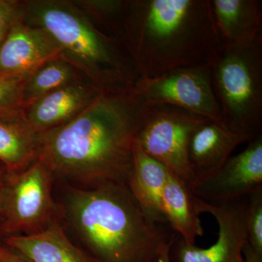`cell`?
Segmentation results:
<instances>
[{
    "label": "cell",
    "instance_id": "cell-9",
    "mask_svg": "<svg viewBox=\"0 0 262 262\" xmlns=\"http://www.w3.org/2000/svg\"><path fill=\"white\" fill-rule=\"evenodd\" d=\"M247 198L225 203H208L196 196L200 213L214 217L219 228L216 242L207 248L188 244L176 234L170 250V262H244L243 248L247 241L245 213Z\"/></svg>",
    "mask_w": 262,
    "mask_h": 262
},
{
    "label": "cell",
    "instance_id": "cell-21",
    "mask_svg": "<svg viewBox=\"0 0 262 262\" xmlns=\"http://www.w3.org/2000/svg\"><path fill=\"white\" fill-rule=\"evenodd\" d=\"M24 81L0 76V122L24 123Z\"/></svg>",
    "mask_w": 262,
    "mask_h": 262
},
{
    "label": "cell",
    "instance_id": "cell-2",
    "mask_svg": "<svg viewBox=\"0 0 262 262\" xmlns=\"http://www.w3.org/2000/svg\"><path fill=\"white\" fill-rule=\"evenodd\" d=\"M121 42L141 78L211 63L220 48L211 0H128Z\"/></svg>",
    "mask_w": 262,
    "mask_h": 262
},
{
    "label": "cell",
    "instance_id": "cell-3",
    "mask_svg": "<svg viewBox=\"0 0 262 262\" xmlns=\"http://www.w3.org/2000/svg\"><path fill=\"white\" fill-rule=\"evenodd\" d=\"M71 225L101 262H162L176 234L153 222L127 184L71 189L66 204Z\"/></svg>",
    "mask_w": 262,
    "mask_h": 262
},
{
    "label": "cell",
    "instance_id": "cell-13",
    "mask_svg": "<svg viewBox=\"0 0 262 262\" xmlns=\"http://www.w3.org/2000/svg\"><path fill=\"white\" fill-rule=\"evenodd\" d=\"M243 143L239 136L221 122L208 120L196 127L187 150L190 189L219 171L234 149Z\"/></svg>",
    "mask_w": 262,
    "mask_h": 262
},
{
    "label": "cell",
    "instance_id": "cell-16",
    "mask_svg": "<svg viewBox=\"0 0 262 262\" xmlns=\"http://www.w3.org/2000/svg\"><path fill=\"white\" fill-rule=\"evenodd\" d=\"M4 244L34 262H101L72 243L57 219L42 232L12 236Z\"/></svg>",
    "mask_w": 262,
    "mask_h": 262
},
{
    "label": "cell",
    "instance_id": "cell-4",
    "mask_svg": "<svg viewBox=\"0 0 262 262\" xmlns=\"http://www.w3.org/2000/svg\"><path fill=\"white\" fill-rule=\"evenodd\" d=\"M22 18L48 33L61 58L101 91L133 87L139 78L123 44L98 28L74 0H22Z\"/></svg>",
    "mask_w": 262,
    "mask_h": 262
},
{
    "label": "cell",
    "instance_id": "cell-6",
    "mask_svg": "<svg viewBox=\"0 0 262 262\" xmlns=\"http://www.w3.org/2000/svg\"><path fill=\"white\" fill-rule=\"evenodd\" d=\"M51 172L37 160L18 173L6 171L0 187V219L5 239L42 232L56 220Z\"/></svg>",
    "mask_w": 262,
    "mask_h": 262
},
{
    "label": "cell",
    "instance_id": "cell-10",
    "mask_svg": "<svg viewBox=\"0 0 262 262\" xmlns=\"http://www.w3.org/2000/svg\"><path fill=\"white\" fill-rule=\"evenodd\" d=\"M191 189L196 198L212 204L262 191V134L248 142L244 151L230 157L214 175Z\"/></svg>",
    "mask_w": 262,
    "mask_h": 262
},
{
    "label": "cell",
    "instance_id": "cell-1",
    "mask_svg": "<svg viewBox=\"0 0 262 262\" xmlns=\"http://www.w3.org/2000/svg\"><path fill=\"white\" fill-rule=\"evenodd\" d=\"M146 106L134 86L101 91L75 118L37 136V160L88 188L127 184Z\"/></svg>",
    "mask_w": 262,
    "mask_h": 262
},
{
    "label": "cell",
    "instance_id": "cell-26",
    "mask_svg": "<svg viewBox=\"0 0 262 262\" xmlns=\"http://www.w3.org/2000/svg\"><path fill=\"white\" fill-rule=\"evenodd\" d=\"M5 173H6V169L0 163V187H1L2 183H3V179H4ZM4 236H3V232H2L1 219H0V246L4 244Z\"/></svg>",
    "mask_w": 262,
    "mask_h": 262
},
{
    "label": "cell",
    "instance_id": "cell-23",
    "mask_svg": "<svg viewBox=\"0 0 262 262\" xmlns=\"http://www.w3.org/2000/svg\"><path fill=\"white\" fill-rule=\"evenodd\" d=\"M22 15V0H0V45L15 20Z\"/></svg>",
    "mask_w": 262,
    "mask_h": 262
},
{
    "label": "cell",
    "instance_id": "cell-24",
    "mask_svg": "<svg viewBox=\"0 0 262 262\" xmlns=\"http://www.w3.org/2000/svg\"><path fill=\"white\" fill-rule=\"evenodd\" d=\"M0 262H34L14 248L8 245L0 246Z\"/></svg>",
    "mask_w": 262,
    "mask_h": 262
},
{
    "label": "cell",
    "instance_id": "cell-20",
    "mask_svg": "<svg viewBox=\"0 0 262 262\" xmlns=\"http://www.w3.org/2000/svg\"><path fill=\"white\" fill-rule=\"evenodd\" d=\"M95 24L121 42L128 0H74Z\"/></svg>",
    "mask_w": 262,
    "mask_h": 262
},
{
    "label": "cell",
    "instance_id": "cell-19",
    "mask_svg": "<svg viewBox=\"0 0 262 262\" xmlns=\"http://www.w3.org/2000/svg\"><path fill=\"white\" fill-rule=\"evenodd\" d=\"M82 79L85 78L67 60L61 57L52 60L24 80V108L46 95Z\"/></svg>",
    "mask_w": 262,
    "mask_h": 262
},
{
    "label": "cell",
    "instance_id": "cell-7",
    "mask_svg": "<svg viewBox=\"0 0 262 262\" xmlns=\"http://www.w3.org/2000/svg\"><path fill=\"white\" fill-rule=\"evenodd\" d=\"M136 142L189 186L187 150L194 130L208 120L183 108L147 104Z\"/></svg>",
    "mask_w": 262,
    "mask_h": 262
},
{
    "label": "cell",
    "instance_id": "cell-8",
    "mask_svg": "<svg viewBox=\"0 0 262 262\" xmlns=\"http://www.w3.org/2000/svg\"><path fill=\"white\" fill-rule=\"evenodd\" d=\"M134 90L147 104L176 106L222 122L212 83L211 63L170 71L154 78L139 77Z\"/></svg>",
    "mask_w": 262,
    "mask_h": 262
},
{
    "label": "cell",
    "instance_id": "cell-22",
    "mask_svg": "<svg viewBox=\"0 0 262 262\" xmlns=\"http://www.w3.org/2000/svg\"><path fill=\"white\" fill-rule=\"evenodd\" d=\"M245 227L248 244L262 254V191L248 196Z\"/></svg>",
    "mask_w": 262,
    "mask_h": 262
},
{
    "label": "cell",
    "instance_id": "cell-11",
    "mask_svg": "<svg viewBox=\"0 0 262 262\" xmlns=\"http://www.w3.org/2000/svg\"><path fill=\"white\" fill-rule=\"evenodd\" d=\"M61 54L59 45L48 33L26 23L21 15L0 45V76L25 80Z\"/></svg>",
    "mask_w": 262,
    "mask_h": 262
},
{
    "label": "cell",
    "instance_id": "cell-17",
    "mask_svg": "<svg viewBox=\"0 0 262 262\" xmlns=\"http://www.w3.org/2000/svg\"><path fill=\"white\" fill-rule=\"evenodd\" d=\"M161 207L166 223L187 244L195 245L196 238L204 234L196 196L187 183L171 171L162 194Z\"/></svg>",
    "mask_w": 262,
    "mask_h": 262
},
{
    "label": "cell",
    "instance_id": "cell-15",
    "mask_svg": "<svg viewBox=\"0 0 262 262\" xmlns=\"http://www.w3.org/2000/svg\"><path fill=\"white\" fill-rule=\"evenodd\" d=\"M170 170L163 163L134 146V162L127 186L145 214L153 222L168 225L162 211L161 200Z\"/></svg>",
    "mask_w": 262,
    "mask_h": 262
},
{
    "label": "cell",
    "instance_id": "cell-5",
    "mask_svg": "<svg viewBox=\"0 0 262 262\" xmlns=\"http://www.w3.org/2000/svg\"><path fill=\"white\" fill-rule=\"evenodd\" d=\"M222 123L250 142L261 134L262 36L247 47L220 48L211 63Z\"/></svg>",
    "mask_w": 262,
    "mask_h": 262
},
{
    "label": "cell",
    "instance_id": "cell-18",
    "mask_svg": "<svg viewBox=\"0 0 262 262\" xmlns=\"http://www.w3.org/2000/svg\"><path fill=\"white\" fill-rule=\"evenodd\" d=\"M37 158V135L25 123L0 122V163L7 172L23 171Z\"/></svg>",
    "mask_w": 262,
    "mask_h": 262
},
{
    "label": "cell",
    "instance_id": "cell-27",
    "mask_svg": "<svg viewBox=\"0 0 262 262\" xmlns=\"http://www.w3.org/2000/svg\"><path fill=\"white\" fill-rule=\"evenodd\" d=\"M170 248L165 250V252L163 253V256H162V262H170V258H169V250H170Z\"/></svg>",
    "mask_w": 262,
    "mask_h": 262
},
{
    "label": "cell",
    "instance_id": "cell-12",
    "mask_svg": "<svg viewBox=\"0 0 262 262\" xmlns=\"http://www.w3.org/2000/svg\"><path fill=\"white\" fill-rule=\"evenodd\" d=\"M101 91L86 79L67 84L26 106L24 123L37 136L56 128L77 116Z\"/></svg>",
    "mask_w": 262,
    "mask_h": 262
},
{
    "label": "cell",
    "instance_id": "cell-25",
    "mask_svg": "<svg viewBox=\"0 0 262 262\" xmlns=\"http://www.w3.org/2000/svg\"><path fill=\"white\" fill-rule=\"evenodd\" d=\"M243 256L244 262H262V254L255 251L248 241L243 248Z\"/></svg>",
    "mask_w": 262,
    "mask_h": 262
},
{
    "label": "cell",
    "instance_id": "cell-14",
    "mask_svg": "<svg viewBox=\"0 0 262 262\" xmlns=\"http://www.w3.org/2000/svg\"><path fill=\"white\" fill-rule=\"evenodd\" d=\"M220 48L247 47L262 36L261 1L211 0Z\"/></svg>",
    "mask_w": 262,
    "mask_h": 262
}]
</instances>
